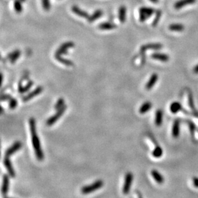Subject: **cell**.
<instances>
[{
	"instance_id": "20",
	"label": "cell",
	"mask_w": 198,
	"mask_h": 198,
	"mask_svg": "<svg viewBox=\"0 0 198 198\" xmlns=\"http://www.w3.org/2000/svg\"><path fill=\"white\" fill-rule=\"evenodd\" d=\"M21 55V51L19 50H16L8 55V58H9L10 62L12 63H15L17 60L19 58Z\"/></svg>"
},
{
	"instance_id": "38",
	"label": "cell",
	"mask_w": 198,
	"mask_h": 198,
	"mask_svg": "<svg viewBox=\"0 0 198 198\" xmlns=\"http://www.w3.org/2000/svg\"><path fill=\"white\" fill-rule=\"evenodd\" d=\"M193 71H194V73L198 74V64L196 66L194 67V69H193Z\"/></svg>"
},
{
	"instance_id": "17",
	"label": "cell",
	"mask_w": 198,
	"mask_h": 198,
	"mask_svg": "<svg viewBox=\"0 0 198 198\" xmlns=\"http://www.w3.org/2000/svg\"><path fill=\"white\" fill-rule=\"evenodd\" d=\"M151 175L153 176V178L155 179V181H156L158 183H159V184H162L164 182L163 176L157 170H152Z\"/></svg>"
},
{
	"instance_id": "30",
	"label": "cell",
	"mask_w": 198,
	"mask_h": 198,
	"mask_svg": "<svg viewBox=\"0 0 198 198\" xmlns=\"http://www.w3.org/2000/svg\"><path fill=\"white\" fill-rule=\"evenodd\" d=\"M161 16H162V11L160 10H158L157 11V13H156V16H155V17L154 21L153 22V26H156L157 25L158 22L160 21Z\"/></svg>"
},
{
	"instance_id": "39",
	"label": "cell",
	"mask_w": 198,
	"mask_h": 198,
	"mask_svg": "<svg viewBox=\"0 0 198 198\" xmlns=\"http://www.w3.org/2000/svg\"><path fill=\"white\" fill-rule=\"evenodd\" d=\"M150 1H151L152 2H154V3H157L158 2V0H150Z\"/></svg>"
},
{
	"instance_id": "8",
	"label": "cell",
	"mask_w": 198,
	"mask_h": 198,
	"mask_svg": "<svg viewBox=\"0 0 198 198\" xmlns=\"http://www.w3.org/2000/svg\"><path fill=\"white\" fill-rule=\"evenodd\" d=\"M42 90H43V88H42V87H41V86L37 87L36 89H35L31 91V93H30L29 94H28L26 96H24L23 98V101L24 102L28 101L29 100H30L31 99H32L34 97L38 96V94H40L42 92Z\"/></svg>"
},
{
	"instance_id": "1",
	"label": "cell",
	"mask_w": 198,
	"mask_h": 198,
	"mask_svg": "<svg viewBox=\"0 0 198 198\" xmlns=\"http://www.w3.org/2000/svg\"><path fill=\"white\" fill-rule=\"evenodd\" d=\"M29 126L30 129V133L31 135V141L35 151V155L38 160H42L44 159V154L41 149L40 140L37 133L36 125L35 121L33 118H30L29 120Z\"/></svg>"
},
{
	"instance_id": "14",
	"label": "cell",
	"mask_w": 198,
	"mask_h": 198,
	"mask_svg": "<svg viewBox=\"0 0 198 198\" xmlns=\"http://www.w3.org/2000/svg\"><path fill=\"white\" fill-rule=\"evenodd\" d=\"M179 125H180V121L179 119H176L174 121V123H173L172 129V136L174 138H178L179 135Z\"/></svg>"
},
{
	"instance_id": "22",
	"label": "cell",
	"mask_w": 198,
	"mask_h": 198,
	"mask_svg": "<svg viewBox=\"0 0 198 198\" xmlns=\"http://www.w3.org/2000/svg\"><path fill=\"white\" fill-rule=\"evenodd\" d=\"M55 57L56 61L63 63V64H64L66 66H73L74 65V63L72 61H69V60L68 59H66L62 57L61 55H55Z\"/></svg>"
},
{
	"instance_id": "3",
	"label": "cell",
	"mask_w": 198,
	"mask_h": 198,
	"mask_svg": "<svg viewBox=\"0 0 198 198\" xmlns=\"http://www.w3.org/2000/svg\"><path fill=\"white\" fill-rule=\"evenodd\" d=\"M155 12V9L150 7H141L139 9V20L144 22L150 17Z\"/></svg>"
},
{
	"instance_id": "12",
	"label": "cell",
	"mask_w": 198,
	"mask_h": 198,
	"mask_svg": "<svg viewBox=\"0 0 198 198\" xmlns=\"http://www.w3.org/2000/svg\"><path fill=\"white\" fill-rule=\"evenodd\" d=\"M9 177L7 174L3 175V184L1 188V192L4 196H6L9 191Z\"/></svg>"
},
{
	"instance_id": "16",
	"label": "cell",
	"mask_w": 198,
	"mask_h": 198,
	"mask_svg": "<svg viewBox=\"0 0 198 198\" xmlns=\"http://www.w3.org/2000/svg\"><path fill=\"white\" fill-rule=\"evenodd\" d=\"M158 78V76L157 74L153 73V75H151L149 81H148L147 83H146V89L150 90V89H152V88L154 87L155 83H157Z\"/></svg>"
},
{
	"instance_id": "33",
	"label": "cell",
	"mask_w": 198,
	"mask_h": 198,
	"mask_svg": "<svg viewBox=\"0 0 198 198\" xmlns=\"http://www.w3.org/2000/svg\"><path fill=\"white\" fill-rule=\"evenodd\" d=\"M187 123H188V125L189 126V128H190V132H191L192 135L193 136L194 132H195L196 128V125H194V124L192 122L190 121H187Z\"/></svg>"
},
{
	"instance_id": "24",
	"label": "cell",
	"mask_w": 198,
	"mask_h": 198,
	"mask_svg": "<svg viewBox=\"0 0 198 198\" xmlns=\"http://www.w3.org/2000/svg\"><path fill=\"white\" fill-rule=\"evenodd\" d=\"M163 121V113L162 110H157L155 117V124L157 126H160Z\"/></svg>"
},
{
	"instance_id": "27",
	"label": "cell",
	"mask_w": 198,
	"mask_h": 198,
	"mask_svg": "<svg viewBox=\"0 0 198 198\" xmlns=\"http://www.w3.org/2000/svg\"><path fill=\"white\" fill-rule=\"evenodd\" d=\"M182 110V105L178 102H174L170 106V110L173 114L179 112Z\"/></svg>"
},
{
	"instance_id": "21",
	"label": "cell",
	"mask_w": 198,
	"mask_h": 198,
	"mask_svg": "<svg viewBox=\"0 0 198 198\" xmlns=\"http://www.w3.org/2000/svg\"><path fill=\"white\" fill-rule=\"evenodd\" d=\"M99 28L102 30H114L117 27L114 24L111 23H103L99 25Z\"/></svg>"
},
{
	"instance_id": "9",
	"label": "cell",
	"mask_w": 198,
	"mask_h": 198,
	"mask_svg": "<svg viewBox=\"0 0 198 198\" xmlns=\"http://www.w3.org/2000/svg\"><path fill=\"white\" fill-rule=\"evenodd\" d=\"M21 146H22V144H21V143L19 142V141L14 143L11 146L6 150L5 152V156L8 157H10L11 155L15 153L16 151H18L21 147Z\"/></svg>"
},
{
	"instance_id": "29",
	"label": "cell",
	"mask_w": 198,
	"mask_h": 198,
	"mask_svg": "<svg viewBox=\"0 0 198 198\" xmlns=\"http://www.w3.org/2000/svg\"><path fill=\"white\" fill-rule=\"evenodd\" d=\"M14 7L15 11L17 13H20L23 11V6L20 0H15L14 3Z\"/></svg>"
},
{
	"instance_id": "35",
	"label": "cell",
	"mask_w": 198,
	"mask_h": 198,
	"mask_svg": "<svg viewBox=\"0 0 198 198\" xmlns=\"http://www.w3.org/2000/svg\"><path fill=\"white\" fill-rule=\"evenodd\" d=\"M12 98L11 95L10 94H2L1 96V101H9L10 99Z\"/></svg>"
},
{
	"instance_id": "15",
	"label": "cell",
	"mask_w": 198,
	"mask_h": 198,
	"mask_svg": "<svg viewBox=\"0 0 198 198\" xmlns=\"http://www.w3.org/2000/svg\"><path fill=\"white\" fill-rule=\"evenodd\" d=\"M71 10L74 13L80 17H84V18H87V19H88L89 17V15L88 14V13L86 12L85 11H84V10L80 9L78 6H73L71 8Z\"/></svg>"
},
{
	"instance_id": "32",
	"label": "cell",
	"mask_w": 198,
	"mask_h": 198,
	"mask_svg": "<svg viewBox=\"0 0 198 198\" xmlns=\"http://www.w3.org/2000/svg\"><path fill=\"white\" fill-rule=\"evenodd\" d=\"M9 108L10 109H14L16 108L17 105V101L16 99L12 98L10 100H9Z\"/></svg>"
},
{
	"instance_id": "25",
	"label": "cell",
	"mask_w": 198,
	"mask_h": 198,
	"mask_svg": "<svg viewBox=\"0 0 198 198\" xmlns=\"http://www.w3.org/2000/svg\"><path fill=\"white\" fill-rule=\"evenodd\" d=\"M152 107V104L151 102H146L144 103L141 106L140 109H139V112L141 114H146V112H147Z\"/></svg>"
},
{
	"instance_id": "34",
	"label": "cell",
	"mask_w": 198,
	"mask_h": 198,
	"mask_svg": "<svg viewBox=\"0 0 198 198\" xmlns=\"http://www.w3.org/2000/svg\"><path fill=\"white\" fill-rule=\"evenodd\" d=\"M42 5L44 10H48L50 8V3H49V0H42Z\"/></svg>"
},
{
	"instance_id": "37",
	"label": "cell",
	"mask_w": 198,
	"mask_h": 198,
	"mask_svg": "<svg viewBox=\"0 0 198 198\" xmlns=\"http://www.w3.org/2000/svg\"><path fill=\"white\" fill-rule=\"evenodd\" d=\"M192 181H193L194 185L198 188V178L194 177L192 179Z\"/></svg>"
},
{
	"instance_id": "18",
	"label": "cell",
	"mask_w": 198,
	"mask_h": 198,
	"mask_svg": "<svg viewBox=\"0 0 198 198\" xmlns=\"http://www.w3.org/2000/svg\"><path fill=\"white\" fill-rule=\"evenodd\" d=\"M126 18V8L125 6H120L119 9V19L120 22L123 23L125 22Z\"/></svg>"
},
{
	"instance_id": "6",
	"label": "cell",
	"mask_w": 198,
	"mask_h": 198,
	"mask_svg": "<svg viewBox=\"0 0 198 198\" xmlns=\"http://www.w3.org/2000/svg\"><path fill=\"white\" fill-rule=\"evenodd\" d=\"M133 181V175L131 172L127 173L125 176V184L123 186V192L125 194H128L130 190L131 185H132Z\"/></svg>"
},
{
	"instance_id": "2",
	"label": "cell",
	"mask_w": 198,
	"mask_h": 198,
	"mask_svg": "<svg viewBox=\"0 0 198 198\" xmlns=\"http://www.w3.org/2000/svg\"><path fill=\"white\" fill-rule=\"evenodd\" d=\"M103 186V182L102 180H97L95 182H94L93 184H90L89 185H86L82 187L81 189V192L83 194H90L93 192L96 191V190L100 189V188Z\"/></svg>"
},
{
	"instance_id": "10",
	"label": "cell",
	"mask_w": 198,
	"mask_h": 198,
	"mask_svg": "<svg viewBox=\"0 0 198 198\" xmlns=\"http://www.w3.org/2000/svg\"><path fill=\"white\" fill-rule=\"evenodd\" d=\"M162 47H163V45L160 43H151L143 45L140 48V50L142 52H145L147 49H160Z\"/></svg>"
},
{
	"instance_id": "31",
	"label": "cell",
	"mask_w": 198,
	"mask_h": 198,
	"mask_svg": "<svg viewBox=\"0 0 198 198\" xmlns=\"http://www.w3.org/2000/svg\"><path fill=\"white\" fill-rule=\"evenodd\" d=\"M64 105H65L64 100H63V98H60L58 99L57 102H56V103L55 105V109L56 110H58L61 108Z\"/></svg>"
},
{
	"instance_id": "7",
	"label": "cell",
	"mask_w": 198,
	"mask_h": 198,
	"mask_svg": "<svg viewBox=\"0 0 198 198\" xmlns=\"http://www.w3.org/2000/svg\"><path fill=\"white\" fill-rule=\"evenodd\" d=\"M3 164H4V165L5 166V167L7 171L9 172V174L12 178H14L16 176V172L14 169L13 168L12 164L11 163V161L9 159L8 157H6L3 160Z\"/></svg>"
},
{
	"instance_id": "11",
	"label": "cell",
	"mask_w": 198,
	"mask_h": 198,
	"mask_svg": "<svg viewBox=\"0 0 198 198\" xmlns=\"http://www.w3.org/2000/svg\"><path fill=\"white\" fill-rule=\"evenodd\" d=\"M196 2V0H179L178 1L176 2L174 6L176 9H182V7L189 5H192L195 3Z\"/></svg>"
},
{
	"instance_id": "13",
	"label": "cell",
	"mask_w": 198,
	"mask_h": 198,
	"mask_svg": "<svg viewBox=\"0 0 198 198\" xmlns=\"http://www.w3.org/2000/svg\"><path fill=\"white\" fill-rule=\"evenodd\" d=\"M151 57L157 60V61H160L164 62H168L169 60V56L164 53H154L151 55Z\"/></svg>"
},
{
	"instance_id": "19",
	"label": "cell",
	"mask_w": 198,
	"mask_h": 198,
	"mask_svg": "<svg viewBox=\"0 0 198 198\" xmlns=\"http://www.w3.org/2000/svg\"><path fill=\"white\" fill-rule=\"evenodd\" d=\"M33 82L32 81H30V82H28V83L26 85V86L23 87L22 86V84H21V82L19 83V85H18V90H19V93H24L27 92L28 90H29L31 87L33 86Z\"/></svg>"
},
{
	"instance_id": "26",
	"label": "cell",
	"mask_w": 198,
	"mask_h": 198,
	"mask_svg": "<svg viewBox=\"0 0 198 198\" xmlns=\"http://www.w3.org/2000/svg\"><path fill=\"white\" fill-rule=\"evenodd\" d=\"M169 29L173 31H182L184 30L185 27L182 24H171L169 25Z\"/></svg>"
},
{
	"instance_id": "4",
	"label": "cell",
	"mask_w": 198,
	"mask_h": 198,
	"mask_svg": "<svg viewBox=\"0 0 198 198\" xmlns=\"http://www.w3.org/2000/svg\"><path fill=\"white\" fill-rule=\"evenodd\" d=\"M67 108H68L67 107V106L64 105V106H63L61 108L58 110L57 112H56L53 115L50 117V118L47 120L46 125L48 126H51L53 125H54V124L61 118V117L63 115V114H64V112L66 111V110L67 109Z\"/></svg>"
},
{
	"instance_id": "23",
	"label": "cell",
	"mask_w": 198,
	"mask_h": 198,
	"mask_svg": "<svg viewBox=\"0 0 198 198\" xmlns=\"http://www.w3.org/2000/svg\"><path fill=\"white\" fill-rule=\"evenodd\" d=\"M103 12L101 10H97L94 12L93 15L89 16V17L87 19L90 23L94 22V21H95L98 19L100 18V17H101L103 16Z\"/></svg>"
},
{
	"instance_id": "28",
	"label": "cell",
	"mask_w": 198,
	"mask_h": 198,
	"mask_svg": "<svg viewBox=\"0 0 198 198\" xmlns=\"http://www.w3.org/2000/svg\"><path fill=\"white\" fill-rule=\"evenodd\" d=\"M162 154H163V150H162V148L158 146H157L155 147L154 150L152 152V155H153V156L155 158H160L162 155Z\"/></svg>"
},
{
	"instance_id": "5",
	"label": "cell",
	"mask_w": 198,
	"mask_h": 198,
	"mask_svg": "<svg viewBox=\"0 0 198 198\" xmlns=\"http://www.w3.org/2000/svg\"><path fill=\"white\" fill-rule=\"evenodd\" d=\"M74 46H75V44H74L73 42L69 41L64 42V43L61 45V46H60L57 50H56L55 53V55H62L63 54H66L68 53V49L71 48H73Z\"/></svg>"
},
{
	"instance_id": "36",
	"label": "cell",
	"mask_w": 198,
	"mask_h": 198,
	"mask_svg": "<svg viewBox=\"0 0 198 198\" xmlns=\"http://www.w3.org/2000/svg\"><path fill=\"white\" fill-rule=\"evenodd\" d=\"M189 105L190 106V108H191L192 110H194V102L192 100V94L189 93Z\"/></svg>"
}]
</instances>
